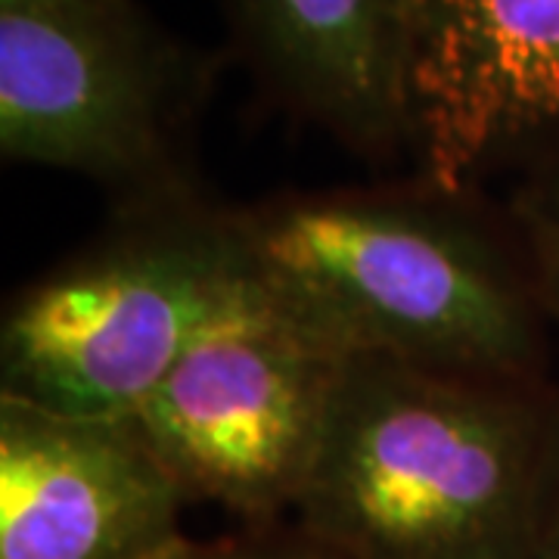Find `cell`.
Listing matches in <instances>:
<instances>
[{
  "instance_id": "1",
  "label": "cell",
  "mask_w": 559,
  "mask_h": 559,
  "mask_svg": "<svg viewBox=\"0 0 559 559\" xmlns=\"http://www.w3.org/2000/svg\"><path fill=\"white\" fill-rule=\"evenodd\" d=\"M554 407L538 382L348 358L299 528L348 559H538Z\"/></svg>"
},
{
  "instance_id": "2",
  "label": "cell",
  "mask_w": 559,
  "mask_h": 559,
  "mask_svg": "<svg viewBox=\"0 0 559 559\" xmlns=\"http://www.w3.org/2000/svg\"><path fill=\"white\" fill-rule=\"evenodd\" d=\"M242 264L348 358L538 382L528 271L454 197L308 193L230 212Z\"/></svg>"
},
{
  "instance_id": "3",
  "label": "cell",
  "mask_w": 559,
  "mask_h": 559,
  "mask_svg": "<svg viewBox=\"0 0 559 559\" xmlns=\"http://www.w3.org/2000/svg\"><path fill=\"white\" fill-rule=\"evenodd\" d=\"M242 274L230 212L183 200L138 218L10 301L0 399L84 419H131Z\"/></svg>"
},
{
  "instance_id": "4",
  "label": "cell",
  "mask_w": 559,
  "mask_h": 559,
  "mask_svg": "<svg viewBox=\"0 0 559 559\" xmlns=\"http://www.w3.org/2000/svg\"><path fill=\"white\" fill-rule=\"evenodd\" d=\"M348 355L242 274L175 370L124 419L187 503L246 520L296 513Z\"/></svg>"
},
{
  "instance_id": "5",
  "label": "cell",
  "mask_w": 559,
  "mask_h": 559,
  "mask_svg": "<svg viewBox=\"0 0 559 559\" xmlns=\"http://www.w3.org/2000/svg\"><path fill=\"white\" fill-rule=\"evenodd\" d=\"M180 75L124 0L0 7V153L100 180L143 205L183 200Z\"/></svg>"
},
{
  "instance_id": "6",
  "label": "cell",
  "mask_w": 559,
  "mask_h": 559,
  "mask_svg": "<svg viewBox=\"0 0 559 559\" xmlns=\"http://www.w3.org/2000/svg\"><path fill=\"white\" fill-rule=\"evenodd\" d=\"M411 146L429 190L466 193L559 131V0H407Z\"/></svg>"
},
{
  "instance_id": "7",
  "label": "cell",
  "mask_w": 559,
  "mask_h": 559,
  "mask_svg": "<svg viewBox=\"0 0 559 559\" xmlns=\"http://www.w3.org/2000/svg\"><path fill=\"white\" fill-rule=\"evenodd\" d=\"M183 507L124 419L0 399V559H171Z\"/></svg>"
},
{
  "instance_id": "8",
  "label": "cell",
  "mask_w": 559,
  "mask_h": 559,
  "mask_svg": "<svg viewBox=\"0 0 559 559\" xmlns=\"http://www.w3.org/2000/svg\"><path fill=\"white\" fill-rule=\"evenodd\" d=\"M280 84L364 153L411 143L407 0H240Z\"/></svg>"
},
{
  "instance_id": "9",
  "label": "cell",
  "mask_w": 559,
  "mask_h": 559,
  "mask_svg": "<svg viewBox=\"0 0 559 559\" xmlns=\"http://www.w3.org/2000/svg\"><path fill=\"white\" fill-rule=\"evenodd\" d=\"M525 271L544 318L559 323V162L522 187L516 200Z\"/></svg>"
},
{
  "instance_id": "10",
  "label": "cell",
  "mask_w": 559,
  "mask_h": 559,
  "mask_svg": "<svg viewBox=\"0 0 559 559\" xmlns=\"http://www.w3.org/2000/svg\"><path fill=\"white\" fill-rule=\"evenodd\" d=\"M171 559H348L330 550L326 544L296 532L289 538H234L215 544H187L178 557Z\"/></svg>"
},
{
  "instance_id": "11",
  "label": "cell",
  "mask_w": 559,
  "mask_h": 559,
  "mask_svg": "<svg viewBox=\"0 0 559 559\" xmlns=\"http://www.w3.org/2000/svg\"><path fill=\"white\" fill-rule=\"evenodd\" d=\"M538 559H559V399L554 407V432H550L547 476H544Z\"/></svg>"
},
{
  "instance_id": "12",
  "label": "cell",
  "mask_w": 559,
  "mask_h": 559,
  "mask_svg": "<svg viewBox=\"0 0 559 559\" xmlns=\"http://www.w3.org/2000/svg\"><path fill=\"white\" fill-rule=\"evenodd\" d=\"M13 3H22V0H0V7H13Z\"/></svg>"
}]
</instances>
